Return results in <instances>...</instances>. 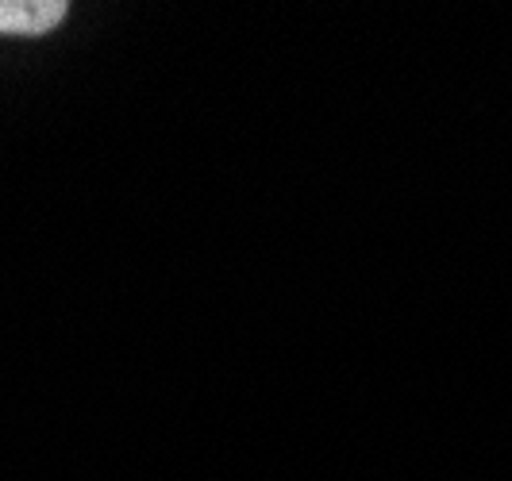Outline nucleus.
Listing matches in <instances>:
<instances>
[{
    "label": "nucleus",
    "instance_id": "f257e3e1",
    "mask_svg": "<svg viewBox=\"0 0 512 481\" xmlns=\"http://www.w3.org/2000/svg\"><path fill=\"white\" fill-rule=\"evenodd\" d=\"M66 0H0V35H47L66 20Z\"/></svg>",
    "mask_w": 512,
    "mask_h": 481
}]
</instances>
